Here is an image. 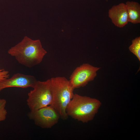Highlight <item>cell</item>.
<instances>
[{
	"mask_svg": "<svg viewBox=\"0 0 140 140\" xmlns=\"http://www.w3.org/2000/svg\"><path fill=\"white\" fill-rule=\"evenodd\" d=\"M8 52L19 64L29 68L40 64L47 53L40 40H33L27 36L11 47Z\"/></svg>",
	"mask_w": 140,
	"mask_h": 140,
	"instance_id": "obj_1",
	"label": "cell"
},
{
	"mask_svg": "<svg viewBox=\"0 0 140 140\" xmlns=\"http://www.w3.org/2000/svg\"><path fill=\"white\" fill-rule=\"evenodd\" d=\"M52 100L50 105L59 114L63 120L68 117L67 107L74 96V89L69 80L64 76H58L50 79Z\"/></svg>",
	"mask_w": 140,
	"mask_h": 140,
	"instance_id": "obj_2",
	"label": "cell"
},
{
	"mask_svg": "<svg viewBox=\"0 0 140 140\" xmlns=\"http://www.w3.org/2000/svg\"><path fill=\"white\" fill-rule=\"evenodd\" d=\"M98 100L87 96L74 94L66 112L68 116L83 123L92 120L101 105Z\"/></svg>",
	"mask_w": 140,
	"mask_h": 140,
	"instance_id": "obj_3",
	"label": "cell"
},
{
	"mask_svg": "<svg viewBox=\"0 0 140 140\" xmlns=\"http://www.w3.org/2000/svg\"><path fill=\"white\" fill-rule=\"evenodd\" d=\"M32 88L28 94L26 100L30 111L51 105L52 95L50 79L43 81L37 80Z\"/></svg>",
	"mask_w": 140,
	"mask_h": 140,
	"instance_id": "obj_4",
	"label": "cell"
},
{
	"mask_svg": "<svg viewBox=\"0 0 140 140\" xmlns=\"http://www.w3.org/2000/svg\"><path fill=\"white\" fill-rule=\"evenodd\" d=\"M27 116L36 125L44 129L51 128L58 122L60 118L58 113L51 105L30 111Z\"/></svg>",
	"mask_w": 140,
	"mask_h": 140,
	"instance_id": "obj_5",
	"label": "cell"
},
{
	"mask_svg": "<svg viewBox=\"0 0 140 140\" xmlns=\"http://www.w3.org/2000/svg\"><path fill=\"white\" fill-rule=\"evenodd\" d=\"M100 68L88 63H84L77 67L71 75L69 80L74 89L85 86L93 81Z\"/></svg>",
	"mask_w": 140,
	"mask_h": 140,
	"instance_id": "obj_6",
	"label": "cell"
},
{
	"mask_svg": "<svg viewBox=\"0 0 140 140\" xmlns=\"http://www.w3.org/2000/svg\"><path fill=\"white\" fill-rule=\"evenodd\" d=\"M37 80L33 76L17 73L10 78L0 81V92L4 89L8 88H32Z\"/></svg>",
	"mask_w": 140,
	"mask_h": 140,
	"instance_id": "obj_7",
	"label": "cell"
},
{
	"mask_svg": "<svg viewBox=\"0 0 140 140\" xmlns=\"http://www.w3.org/2000/svg\"><path fill=\"white\" fill-rule=\"evenodd\" d=\"M108 13L112 23L118 27H123L129 22L125 4L124 3L113 6L109 10Z\"/></svg>",
	"mask_w": 140,
	"mask_h": 140,
	"instance_id": "obj_8",
	"label": "cell"
},
{
	"mask_svg": "<svg viewBox=\"0 0 140 140\" xmlns=\"http://www.w3.org/2000/svg\"><path fill=\"white\" fill-rule=\"evenodd\" d=\"M125 5L127 9L128 22L134 24L140 23V5L138 2L128 1Z\"/></svg>",
	"mask_w": 140,
	"mask_h": 140,
	"instance_id": "obj_9",
	"label": "cell"
},
{
	"mask_svg": "<svg viewBox=\"0 0 140 140\" xmlns=\"http://www.w3.org/2000/svg\"><path fill=\"white\" fill-rule=\"evenodd\" d=\"M129 51L135 55L140 61V37L136 38L132 41L129 47Z\"/></svg>",
	"mask_w": 140,
	"mask_h": 140,
	"instance_id": "obj_10",
	"label": "cell"
},
{
	"mask_svg": "<svg viewBox=\"0 0 140 140\" xmlns=\"http://www.w3.org/2000/svg\"><path fill=\"white\" fill-rule=\"evenodd\" d=\"M6 100L0 98V122L4 121L6 118L7 111L5 108Z\"/></svg>",
	"mask_w": 140,
	"mask_h": 140,
	"instance_id": "obj_11",
	"label": "cell"
},
{
	"mask_svg": "<svg viewBox=\"0 0 140 140\" xmlns=\"http://www.w3.org/2000/svg\"><path fill=\"white\" fill-rule=\"evenodd\" d=\"M9 76L8 71L0 68V81L9 78Z\"/></svg>",
	"mask_w": 140,
	"mask_h": 140,
	"instance_id": "obj_12",
	"label": "cell"
}]
</instances>
